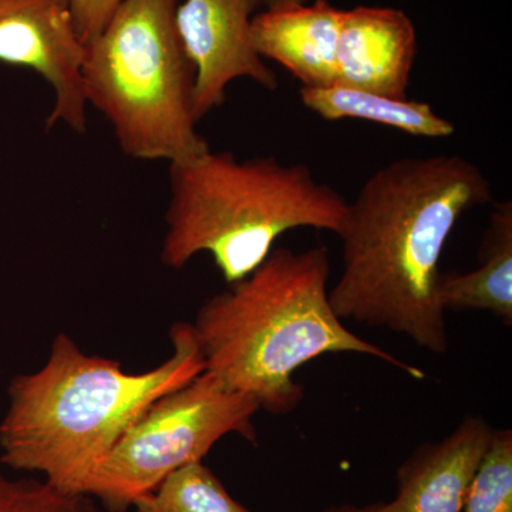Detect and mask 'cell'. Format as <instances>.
Masks as SVG:
<instances>
[{"label":"cell","instance_id":"1","mask_svg":"<svg viewBox=\"0 0 512 512\" xmlns=\"http://www.w3.org/2000/svg\"><path fill=\"white\" fill-rule=\"evenodd\" d=\"M491 201L487 175L456 154L404 157L376 170L349 202L338 235L343 268L329 289L333 311L446 353L441 255L463 215Z\"/></svg>","mask_w":512,"mask_h":512},{"label":"cell","instance_id":"2","mask_svg":"<svg viewBox=\"0 0 512 512\" xmlns=\"http://www.w3.org/2000/svg\"><path fill=\"white\" fill-rule=\"evenodd\" d=\"M329 276L326 247L276 248L247 278L211 296L191 323L204 372L272 414L299 406L296 370L330 353L376 357L424 379L419 367L346 328L330 303Z\"/></svg>","mask_w":512,"mask_h":512},{"label":"cell","instance_id":"3","mask_svg":"<svg viewBox=\"0 0 512 512\" xmlns=\"http://www.w3.org/2000/svg\"><path fill=\"white\" fill-rule=\"evenodd\" d=\"M173 353L144 373L87 355L66 333L53 339L42 369L13 377L0 421V461L37 473L64 493L87 483L127 427L151 403L204 372L191 323H174Z\"/></svg>","mask_w":512,"mask_h":512},{"label":"cell","instance_id":"4","mask_svg":"<svg viewBox=\"0 0 512 512\" xmlns=\"http://www.w3.org/2000/svg\"><path fill=\"white\" fill-rule=\"evenodd\" d=\"M161 262L181 269L210 254L228 285L247 278L285 232L313 228L339 235L349 202L306 164L274 157L239 160L212 151L170 164Z\"/></svg>","mask_w":512,"mask_h":512},{"label":"cell","instance_id":"5","mask_svg":"<svg viewBox=\"0 0 512 512\" xmlns=\"http://www.w3.org/2000/svg\"><path fill=\"white\" fill-rule=\"evenodd\" d=\"M180 0H124L86 45L87 106L109 121L134 160L178 163L210 144L197 131L195 70L178 35Z\"/></svg>","mask_w":512,"mask_h":512},{"label":"cell","instance_id":"6","mask_svg":"<svg viewBox=\"0 0 512 512\" xmlns=\"http://www.w3.org/2000/svg\"><path fill=\"white\" fill-rule=\"evenodd\" d=\"M259 404L208 372L164 394L121 434L87 483L86 494L109 512H127L165 478L201 463L228 434L256 440Z\"/></svg>","mask_w":512,"mask_h":512},{"label":"cell","instance_id":"7","mask_svg":"<svg viewBox=\"0 0 512 512\" xmlns=\"http://www.w3.org/2000/svg\"><path fill=\"white\" fill-rule=\"evenodd\" d=\"M83 45L69 0H0V62L39 74L55 93L47 130H87Z\"/></svg>","mask_w":512,"mask_h":512},{"label":"cell","instance_id":"8","mask_svg":"<svg viewBox=\"0 0 512 512\" xmlns=\"http://www.w3.org/2000/svg\"><path fill=\"white\" fill-rule=\"evenodd\" d=\"M264 0H180L178 35L195 70L194 114L200 121L227 100L229 84L249 79L278 89L276 74L251 42L255 12Z\"/></svg>","mask_w":512,"mask_h":512},{"label":"cell","instance_id":"9","mask_svg":"<svg viewBox=\"0 0 512 512\" xmlns=\"http://www.w3.org/2000/svg\"><path fill=\"white\" fill-rule=\"evenodd\" d=\"M416 56V28L403 10H343L336 52L339 86L406 99Z\"/></svg>","mask_w":512,"mask_h":512},{"label":"cell","instance_id":"10","mask_svg":"<svg viewBox=\"0 0 512 512\" xmlns=\"http://www.w3.org/2000/svg\"><path fill=\"white\" fill-rule=\"evenodd\" d=\"M493 433L483 417L468 416L446 439L417 448L397 471L390 512H463Z\"/></svg>","mask_w":512,"mask_h":512},{"label":"cell","instance_id":"11","mask_svg":"<svg viewBox=\"0 0 512 512\" xmlns=\"http://www.w3.org/2000/svg\"><path fill=\"white\" fill-rule=\"evenodd\" d=\"M342 12L328 0L265 9L252 19V46L262 59L281 64L301 87L335 86Z\"/></svg>","mask_w":512,"mask_h":512},{"label":"cell","instance_id":"12","mask_svg":"<svg viewBox=\"0 0 512 512\" xmlns=\"http://www.w3.org/2000/svg\"><path fill=\"white\" fill-rule=\"evenodd\" d=\"M437 301L446 311H485L512 323V202L495 205L480 264L463 274H441Z\"/></svg>","mask_w":512,"mask_h":512},{"label":"cell","instance_id":"13","mask_svg":"<svg viewBox=\"0 0 512 512\" xmlns=\"http://www.w3.org/2000/svg\"><path fill=\"white\" fill-rule=\"evenodd\" d=\"M299 97L306 109L323 120H362L413 137L448 138L456 133V124L441 117L426 101L397 99L339 84L301 87Z\"/></svg>","mask_w":512,"mask_h":512},{"label":"cell","instance_id":"14","mask_svg":"<svg viewBox=\"0 0 512 512\" xmlns=\"http://www.w3.org/2000/svg\"><path fill=\"white\" fill-rule=\"evenodd\" d=\"M134 512H252L201 463L175 471L134 504Z\"/></svg>","mask_w":512,"mask_h":512},{"label":"cell","instance_id":"15","mask_svg":"<svg viewBox=\"0 0 512 512\" xmlns=\"http://www.w3.org/2000/svg\"><path fill=\"white\" fill-rule=\"evenodd\" d=\"M463 512H512L511 430H494Z\"/></svg>","mask_w":512,"mask_h":512},{"label":"cell","instance_id":"16","mask_svg":"<svg viewBox=\"0 0 512 512\" xmlns=\"http://www.w3.org/2000/svg\"><path fill=\"white\" fill-rule=\"evenodd\" d=\"M0 512H104L87 494L64 493L46 480L0 473Z\"/></svg>","mask_w":512,"mask_h":512},{"label":"cell","instance_id":"17","mask_svg":"<svg viewBox=\"0 0 512 512\" xmlns=\"http://www.w3.org/2000/svg\"><path fill=\"white\" fill-rule=\"evenodd\" d=\"M77 35L86 46L99 35L124 0H69Z\"/></svg>","mask_w":512,"mask_h":512},{"label":"cell","instance_id":"18","mask_svg":"<svg viewBox=\"0 0 512 512\" xmlns=\"http://www.w3.org/2000/svg\"><path fill=\"white\" fill-rule=\"evenodd\" d=\"M323 512H390L387 503H375L367 505L340 504L332 505Z\"/></svg>","mask_w":512,"mask_h":512},{"label":"cell","instance_id":"19","mask_svg":"<svg viewBox=\"0 0 512 512\" xmlns=\"http://www.w3.org/2000/svg\"><path fill=\"white\" fill-rule=\"evenodd\" d=\"M308 0H264L265 9L286 8V6L305 5Z\"/></svg>","mask_w":512,"mask_h":512}]
</instances>
